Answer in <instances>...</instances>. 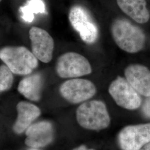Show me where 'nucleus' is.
Returning <instances> with one entry per match:
<instances>
[{"label":"nucleus","mask_w":150,"mask_h":150,"mask_svg":"<svg viewBox=\"0 0 150 150\" xmlns=\"http://www.w3.org/2000/svg\"><path fill=\"white\" fill-rule=\"evenodd\" d=\"M19 11L22 19L31 23L34 20L35 14L45 13L46 7L43 0H28L25 5L20 8Z\"/></svg>","instance_id":"15"},{"label":"nucleus","mask_w":150,"mask_h":150,"mask_svg":"<svg viewBox=\"0 0 150 150\" xmlns=\"http://www.w3.org/2000/svg\"><path fill=\"white\" fill-rule=\"evenodd\" d=\"M0 59L13 74L21 76L32 74L38 65V59L25 46H6L1 48Z\"/></svg>","instance_id":"2"},{"label":"nucleus","mask_w":150,"mask_h":150,"mask_svg":"<svg viewBox=\"0 0 150 150\" xmlns=\"http://www.w3.org/2000/svg\"><path fill=\"white\" fill-rule=\"evenodd\" d=\"M108 92L120 107L133 110L140 107L142 98L126 79L118 77L109 86Z\"/></svg>","instance_id":"6"},{"label":"nucleus","mask_w":150,"mask_h":150,"mask_svg":"<svg viewBox=\"0 0 150 150\" xmlns=\"http://www.w3.org/2000/svg\"><path fill=\"white\" fill-rule=\"evenodd\" d=\"M32 52L38 60L48 63L52 59L54 40L46 30L41 28L32 27L29 30Z\"/></svg>","instance_id":"9"},{"label":"nucleus","mask_w":150,"mask_h":150,"mask_svg":"<svg viewBox=\"0 0 150 150\" xmlns=\"http://www.w3.org/2000/svg\"><path fill=\"white\" fill-rule=\"evenodd\" d=\"M61 96L72 103H79L93 96L96 88L90 81L74 79L64 82L59 88Z\"/></svg>","instance_id":"7"},{"label":"nucleus","mask_w":150,"mask_h":150,"mask_svg":"<svg viewBox=\"0 0 150 150\" xmlns=\"http://www.w3.org/2000/svg\"><path fill=\"white\" fill-rule=\"evenodd\" d=\"M123 150H139L150 142V123L129 126L122 129L118 136Z\"/></svg>","instance_id":"8"},{"label":"nucleus","mask_w":150,"mask_h":150,"mask_svg":"<svg viewBox=\"0 0 150 150\" xmlns=\"http://www.w3.org/2000/svg\"><path fill=\"white\" fill-rule=\"evenodd\" d=\"M43 84L42 76L40 73L27 75L20 81L18 85V92L32 101H38L41 98Z\"/></svg>","instance_id":"13"},{"label":"nucleus","mask_w":150,"mask_h":150,"mask_svg":"<svg viewBox=\"0 0 150 150\" xmlns=\"http://www.w3.org/2000/svg\"><path fill=\"white\" fill-rule=\"evenodd\" d=\"M16 108L17 117L12 129L16 134H21L40 116L41 110L35 105L27 101L18 102Z\"/></svg>","instance_id":"12"},{"label":"nucleus","mask_w":150,"mask_h":150,"mask_svg":"<svg viewBox=\"0 0 150 150\" xmlns=\"http://www.w3.org/2000/svg\"><path fill=\"white\" fill-rule=\"evenodd\" d=\"M95 150L93 149H88L86 146H85V145H81L80 146L77 147V148H75L74 150Z\"/></svg>","instance_id":"18"},{"label":"nucleus","mask_w":150,"mask_h":150,"mask_svg":"<svg viewBox=\"0 0 150 150\" xmlns=\"http://www.w3.org/2000/svg\"><path fill=\"white\" fill-rule=\"evenodd\" d=\"M1 1H2V0H0V2H1Z\"/></svg>","instance_id":"20"},{"label":"nucleus","mask_w":150,"mask_h":150,"mask_svg":"<svg viewBox=\"0 0 150 150\" xmlns=\"http://www.w3.org/2000/svg\"><path fill=\"white\" fill-rule=\"evenodd\" d=\"M139 150H150V142L145 145L144 146H143L142 148H141Z\"/></svg>","instance_id":"19"},{"label":"nucleus","mask_w":150,"mask_h":150,"mask_svg":"<svg viewBox=\"0 0 150 150\" xmlns=\"http://www.w3.org/2000/svg\"><path fill=\"white\" fill-rule=\"evenodd\" d=\"M111 32L115 42L125 52L134 54L144 47L146 41L144 32L128 20H115L111 25Z\"/></svg>","instance_id":"1"},{"label":"nucleus","mask_w":150,"mask_h":150,"mask_svg":"<svg viewBox=\"0 0 150 150\" xmlns=\"http://www.w3.org/2000/svg\"><path fill=\"white\" fill-rule=\"evenodd\" d=\"M76 118L81 126L91 130L106 129L110 123V117L105 104L98 100L81 104L77 109Z\"/></svg>","instance_id":"3"},{"label":"nucleus","mask_w":150,"mask_h":150,"mask_svg":"<svg viewBox=\"0 0 150 150\" xmlns=\"http://www.w3.org/2000/svg\"><path fill=\"white\" fill-rule=\"evenodd\" d=\"M126 79L141 95L150 96V71L145 66L131 64L125 70Z\"/></svg>","instance_id":"11"},{"label":"nucleus","mask_w":150,"mask_h":150,"mask_svg":"<svg viewBox=\"0 0 150 150\" xmlns=\"http://www.w3.org/2000/svg\"><path fill=\"white\" fill-rule=\"evenodd\" d=\"M26 146L38 149L49 145L54 139V129L48 121H40L32 123L25 131Z\"/></svg>","instance_id":"10"},{"label":"nucleus","mask_w":150,"mask_h":150,"mask_svg":"<svg viewBox=\"0 0 150 150\" xmlns=\"http://www.w3.org/2000/svg\"><path fill=\"white\" fill-rule=\"evenodd\" d=\"M13 74L5 64L0 66V92L8 91L13 83Z\"/></svg>","instance_id":"16"},{"label":"nucleus","mask_w":150,"mask_h":150,"mask_svg":"<svg viewBox=\"0 0 150 150\" xmlns=\"http://www.w3.org/2000/svg\"><path fill=\"white\" fill-rule=\"evenodd\" d=\"M142 112L147 117H150V96L145 100L142 106Z\"/></svg>","instance_id":"17"},{"label":"nucleus","mask_w":150,"mask_h":150,"mask_svg":"<svg viewBox=\"0 0 150 150\" xmlns=\"http://www.w3.org/2000/svg\"><path fill=\"white\" fill-rule=\"evenodd\" d=\"M120 9L139 23L149 21L150 14L145 0H117Z\"/></svg>","instance_id":"14"},{"label":"nucleus","mask_w":150,"mask_h":150,"mask_svg":"<svg viewBox=\"0 0 150 150\" xmlns=\"http://www.w3.org/2000/svg\"><path fill=\"white\" fill-rule=\"evenodd\" d=\"M69 18L71 26L85 43L92 44L98 37V29L89 13L80 6H74L70 10Z\"/></svg>","instance_id":"5"},{"label":"nucleus","mask_w":150,"mask_h":150,"mask_svg":"<svg viewBox=\"0 0 150 150\" xmlns=\"http://www.w3.org/2000/svg\"><path fill=\"white\" fill-rule=\"evenodd\" d=\"M56 70L57 75L64 79L79 77L92 72L88 59L74 52H66L59 56L56 62Z\"/></svg>","instance_id":"4"}]
</instances>
